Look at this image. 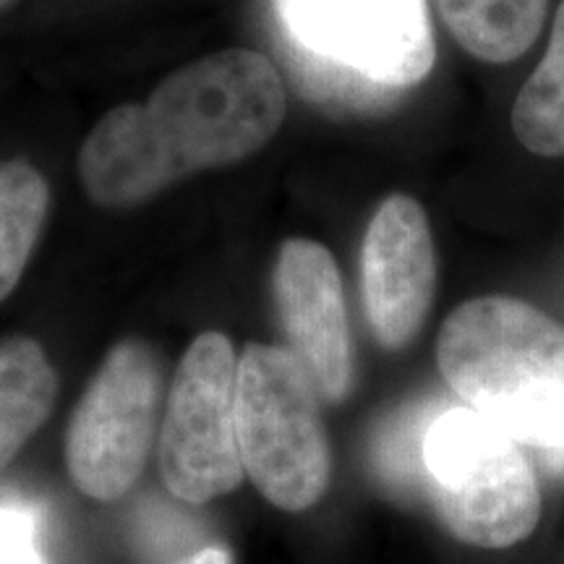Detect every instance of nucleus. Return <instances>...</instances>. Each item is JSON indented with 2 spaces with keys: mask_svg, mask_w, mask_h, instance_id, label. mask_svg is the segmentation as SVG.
<instances>
[{
  "mask_svg": "<svg viewBox=\"0 0 564 564\" xmlns=\"http://www.w3.org/2000/svg\"><path fill=\"white\" fill-rule=\"evenodd\" d=\"M238 352L230 337L196 335L165 394L158 460L167 491L207 505L241 486L246 470L236 421Z\"/></svg>",
  "mask_w": 564,
  "mask_h": 564,
  "instance_id": "obj_7",
  "label": "nucleus"
},
{
  "mask_svg": "<svg viewBox=\"0 0 564 564\" xmlns=\"http://www.w3.org/2000/svg\"><path fill=\"white\" fill-rule=\"evenodd\" d=\"M272 301L285 348L308 371L327 405L348 400L356 352L340 267L312 238L282 241L272 270Z\"/></svg>",
  "mask_w": 564,
  "mask_h": 564,
  "instance_id": "obj_8",
  "label": "nucleus"
},
{
  "mask_svg": "<svg viewBox=\"0 0 564 564\" xmlns=\"http://www.w3.org/2000/svg\"><path fill=\"white\" fill-rule=\"evenodd\" d=\"M0 564H45L40 514L21 497H0Z\"/></svg>",
  "mask_w": 564,
  "mask_h": 564,
  "instance_id": "obj_15",
  "label": "nucleus"
},
{
  "mask_svg": "<svg viewBox=\"0 0 564 564\" xmlns=\"http://www.w3.org/2000/svg\"><path fill=\"white\" fill-rule=\"evenodd\" d=\"M453 37L474 58L510 63L539 37L549 0H434Z\"/></svg>",
  "mask_w": 564,
  "mask_h": 564,
  "instance_id": "obj_11",
  "label": "nucleus"
},
{
  "mask_svg": "<svg viewBox=\"0 0 564 564\" xmlns=\"http://www.w3.org/2000/svg\"><path fill=\"white\" fill-rule=\"evenodd\" d=\"M423 486L442 525L468 546L510 549L541 520L539 478L523 444L470 408H444L429 426Z\"/></svg>",
  "mask_w": 564,
  "mask_h": 564,
  "instance_id": "obj_5",
  "label": "nucleus"
},
{
  "mask_svg": "<svg viewBox=\"0 0 564 564\" xmlns=\"http://www.w3.org/2000/svg\"><path fill=\"white\" fill-rule=\"evenodd\" d=\"M165 387L158 350L123 337L108 350L66 429V470L84 497L110 505L144 476L160 440Z\"/></svg>",
  "mask_w": 564,
  "mask_h": 564,
  "instance_id": "obj_6",
  "label": "nucleus"
},
{
  "mask_svg": "<svg viewBox=\"0 0 564 564\" xmlns=\"http://www.w3.org/2000/svg\"><path fill=\"white\" fill-rule=\"evenodd\" d=\"M322 394L285 345L249 343L238 356L236 421L246 478L272 507L306 512L333 481Z\"/></svg>",
  "mask_w": 564,
  "mask_h": 564,
  "instance_id": "obj_4",
  "label": "nucleus"
},
{
  "mask_svg": "<svg viewBox=\"0 0 564 564\" xmlns=\"http://www.w3.org/2000/svg\"><path fill=\"white\" fill-rule=\"evenodd\" d=\"M175 564H232V554L228 546H220V544H212V546H204L199 552L183 556L181 562Z\"/></svg>",
  "mask_w": 564,
  "mask_h": 564,
  "instance_id": "obj_16",
  "label": "nucleus"
},
{
  "mask_svg": "<svg viewBox=\"0 0 564 564\" xmlns=\"http://www.w3.org/2000/svg\"><path fill=\"white\" fill-rule=\"evenodd\" d=\"M442 411L434 403H419L387 423L377 447V468L392 486L398 489L423 486V442L429 426Z\"/></svg>",
  "mask_w": 564,
  "mask_h": 564,
  "instance_id": "obj_14",
  "label": "nucleus"
},
{
  "mask_svg": "<svg viewBox=\"0 0 564 564\" xmlns=\"http://www.w3.org/2000/svg\"><path fill=\"white\" fill-rule=\"evenodd\" d=\"M436 364L465 408L564 470V327L510 295L465 301L436 337Z\"/></svg>",
  "mask_w": 564,
  "mask_h": 564,
  "instance_id": "obj_2",
  "label": "nucleus"
},
{
  "mask_svg": "<svg viewBox=\"0 0 564 564\" xmlns=\"http://www.w3.org/2000/svg\"><path fill=\"white\" fill-rule=\"evenodd\" d=\"M11 3V0H0V9H3V6H9Z\"/></svg>",
  "mask_w": 564,
  "mask_h": 564,
  "instance_id": "obj_17",
  "label": "nucleus"
},
{
  "mask_svg": "<svg viewBox=\"0 0 564 564\" xmlns=\"http://www.w3.org/2000/svg\"><path fill=\"white\" fill-rule=\"evenodd\" d=\"M51 212V186L26 160H0V301L17 291Z\"/></svg>",
  "mask_w": 564,
  "mask_h": 564,
  "instance_id": "obj_12",
  "label": "nucleus"
},
{
  "mask_svg": "<svg viewBox=\"0 0 564 564\" xmlns=\"http://www.w3.org/2000/svg\"><path fill=\"white\" fill-rule=\"evenodd\" d=\"M436 291V249L426 212L392 194L373 212L361 249L364 312L377 343L403 350L426 322Z\"/></svg>",
  "mask_w": 564,
  "mask_h": 564,
  "instance_id": "obj_9",
  "label": "nucleus"
},
{
  "mask_svg": "<svg viewBox=\"0 0 564 564\" xmlns=\"http://www.w3.org/2000/svg\"><path fill=\"white\" fill-rule=\"evenodd\" d=\"M58 373L30 335L0 337V474L51 419Z\"/></svg>",
  "mask_w": 564,
  "mask_h": 564,
  "instance_id": "obj_10",
  "label": "nucleus"
},
{
  "mask_svg": "<svg viewBox=\"0 0 564 564\" xmlns=\"http://www.w3.org/2000/svg\"><path fill=\"white\" fill-rule=\"evenodd\" d=\"M512 129L533 154L564 158V0L554 17L544 58L518 91Z\"/></svg>",
  "mask_w": 564,
  "mask_h": 564,
  "instance_id": "obj_13",
  "label": "nucleus"
},
{
  "mask_svg": "<svg viewBox=\"0 0 564 564\" xmlns=\"http://www.w3.org/2000/svg\"><path fill=\"white\" fill-rule=\"evenodd\" d=\"M280 45L308 100L382 110L432 74L429 0H270Z\"/></svg>",
  "mask_w": 564,
  "mask_h": 564,
  "instance_id": "obj_3",
  "label": "nucleus"
},
{
  "mask_svg": "<svg viewBox=\"0 0 564 564\" xmlns=\"http://www.w3.org/2000/svg\"><path fill=\"white\" fill-rule=\"evenodd\" d=\"M285 84L264 53L230 47L162 79L144 105L105 112L76 171L102 209H131L188 175L243 162L285 121Z\"/></svg>",
  "mask_w": 564,
  "mask_h": 564,
  "instance_id": "obj_1",
  "label": "nucleus"
}]
</instances>
